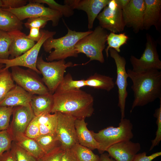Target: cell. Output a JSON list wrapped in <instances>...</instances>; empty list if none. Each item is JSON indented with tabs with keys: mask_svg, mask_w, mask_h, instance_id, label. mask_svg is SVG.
Listing matches in <instances>:
<instances>
[{
	"mask_svg": "<svg viewBox=\"0 0 161 161\" xmlns=\"http://www.w3.org/2000/svg\"><path fill=\"white\" fill-rule=\"evenodd\" d=\"M127 72L132 81L131 86L134 99L130 112L137 106H142L161 98V71L156 69Z\"/></svg>",
	"mask_w": 161,
	"mask_h": 161,
	"instance_id": "cell-1",
	"label": "cell"
},
{
	"mask_svg": "<svg viewBox=\"0 0 161 161\" xmlns=\"http://www.w3.org/2000/svg\"><path fill=\"white\" fill-rule=\"evenodd\" d=\"M53 96L52 113L59 112L71 115L76 119H85L94 112L93 97L80 89L55 92Z\"/></svg>",
	"mask_w": 161,
	"mask_h": 161,
	"instance_id": "cell-2",
	"label": "cell"
},
{
	"mask_svg": "<svg viewBox=\"0 0 161 161\" xmlns=\"http://www.w3.org/2000/svg\"><path fill=\"white\" fill-rule=\"evenodd\" d=\"M66 27L68 32L64 36L58 38H49L43 46L45 51L49 53L46 58L48 62L65 60L69 57H76L78 54L75 49L77 43L82 38L89 34L92 30L77 32Z\"/></svg>",
	"mask_w": 161,
	"mask_h": 161,
	"instance_id": "cell-3",
	"label": "cell"
},
{
	"mask_svg": "<svg viewBox=\"0 0 161 161\" xmlns=\"http://www.w3.org/2000/svg\"><path fill=\"white\" fill-rule=\"evenodd\" d=\"M133 127L130 120L124 118L121 119L117 127L109 126L97 133L91 131L95 140L98 143L97 150L99 153H103L113 145L130 140L134 137Z\"/></svg>",
	"mask_w": 161,
	"mask_h": 161,
	"instance_id": "cell-4",
	"label": "cell"
},
{
	"mask_svg": "<svg viewBox=\"0 0 161 161\" xmlns=\"http://www.w3.org/2000/svg\"><path fill=\"white\" fill-rule=\"evenodd\" d=\"M108 35L106 30L100 25L97 26L92 32L77 43L75 46L77 53L85 54L90 59L88 62L96 60L104 63L103 52L106 47Z\"/></svg>",
	"mask_w": 161,
	"mask_h": 161,
	"instance_id": "cell-5",
	"label": "cell"
},
{
	"mask_svg": "<svg viewBox=\"0 0 161 161\" xmlns=\"http://www.w3.org/2000/svg\"><path fill=\"white\" fill-rule=\"evenodd\" d=\"M72 66V62L66 63L65 60L46 61L42 56L38 57L36 63L37 68L43 76L42 81L52 94L62 80L66 69Z\"/></svg>",
	"mask_w": 161,
	"mask_h": 161,
	"instance_id": "cell-6",
	"label": "cell"
},
{
	"mask_svg": "<svg viewBox=\"0 0 161 161\" xmlns=\"http://www.w3.org/2000/svg\"><path fill=\"white\" fill-rule=\"evenodd\" d=\"M42 35L40 40L30 49L21 55L13 58H0V64H3L5 69L14 66H24L32 70L38 74H41L36 67L38 55L41 47L48 39L53 37L55 31L41 30Z\"/></svg>",
	"mask_w": 161,
	"mask_h": 161,
	"instance_id": "cell-7",
	"label": "cell"
},
{
	"mask_svg": "<svg viewBox=\"0 0 161 161\" xmlns=\"http://www.w3.org/2000/svg\"><path fill=\"white\" fill-rule=\"evenodd\" d=\"M145 49L139 58L131 55L130 61L132 70L140 71L150 69H161V61L159 59L157 47V43L153 37L147 33Z\"/></svg>",
	"mask_w": 161,
	"mask_h": 161,
	"instance_id": "cell-8",
	"label": "cell"
},
{
	"mask_svg": "<svg viewBox=\"0 0 161 161\" xmlns=\"http://www.w3.org/2000/svg\"><path fill=\"white\" fill-rule=\"evenodd\" d=\"M11 68V75L16 84L29 93L32 95H40L49 92L41 79L33 71L18 66Z\"/></svg>",
	"mask_w": 161,
	"mask_h": 161,
	"instance_id": "cell-9",
	"label": "cell"
},
{
	"mask_svg": "<svg viewBox=\"0 0 161 161\" xmlns=\"http://www.w3.org/2000/svg\"><path fill=\"white\" fill-rule=\"evenodd\" d=\"M25 5L18 8H2L14 14L20 21L39 16H45L51 19L52 26H57L63 15L59 12L46 7L43 4L28 1Z\"/></svg>",
	"mask_w": 161,
	"mask_h": 161,
	"instance_id": "cell-10",
	"label": "cell"
},
{
	"mask_svg": "<svg viewBox=\"0 0 161 161\" xmlns=\"http://www.w3.org/2000/svg\"><path fill=\"white\" fill-rule=\"evenodd\" d=\"M99 25L106 30L115 33L123 31L125 24L123 10L117 4L115 0H111L97 17Z\"/></svg>",
	"mask_w": 161,
	"mask_h": 161,
	"instance_id": "cell-11",
	"label": "cell"
},
{
	"mask_svg": "<svg viewBox=\"0 0 161 161\" xmlns=\"http://www.w3.org/2000/svg\"><path fill=\"white\" fill-rule=\"evenodd\" d=\"M109 51L110 56L114 59L116 66L117 78L115 84L118 89V106L120 109L121 119H122L125 117L126 100L128 94L127 88L128 77L125 68L126 61L125 58L114 49L110 48Z\"/></svg>",
	"mask_w": 161,
	"mask_h": 161,
	"instance_id": "cell-12",
	"label": "cell"
},
{
	"mask_svg": "<svg viewBox=\"0 0 161 161\" xmlns=\"http://www.w3.org/2000/svg\"><path fill=\"white\" fill-rule=\"evenodd\" d=\"M56 113L57 123L56 132L58 138L64 150L70 149L78 143L75 127L76 119L69 114Z\"/></svg>",
	"mask_w": 161,
	"mask_h": 161,
	"instance_id": "cell-13",
	"label": "cell"
},
{
	"mask_svg": "<svg viewBox=\"0 0 161 161\" xmlns=\"http://www.w3.org/2000/svg\"><path fill=\"white\" fill-rule=\"evenodd\" d=\"M145 4L144 0H130L123 10L125 26L131 28L136 33L143 30Z\"/></svg>",
	"mask_w": 161,
	"mask_h": 161,
	"instance_id": "cell-14",
	"label": "cell"
},
{
	"mask_svg": "<svg viewBox=\"0 0 161 161\" xmlns=\"http://www.w3.org/2000/svg\"><path fill=\"white\" fill-rule=\"evenodd\" d=\"M111 0H65L64 4L70 6L73 10L77 9L84 11L88 19V28L93 27L95 19Z\"/></svg>",
	"mask_w": 161,
	"mask_h": 161,
	"instance_id": "cell-15",
	"label": "cell"
},
{
	"mask_svg": "<svg viewBox=\"0 0 161 161\" xmlns=\"http://www.w3.org/2000/svg\"><path fill=\"white\" fill-rule=\"evenodd\" d=\"M13 117L7 129L12 137L18 134H24L28 125L35 115L30 105L13 107Z\"/></svg>",
	"mask_w": 161,
	"mask_h": 161,
	"instance_id": "cell-16",
	"label": "cell"
},
{
	"mask_svg": "<svg viewBox=\"0 0 161 161\" xmlns=\"http://www.w3.org/2000/svg\"><path fill=\"white\" fill-rule=\"evenodd\" d=\"M141 148L140 143L130 140L113 145L106 151L116 161H132Z\"/></svg>",
	"mask_w": 161,
	"mask_h": 161,
	"instance_id": "cell-17",
	"label": "cell"
},
{
	"mask_svg": "<svg viewBox=\"0 0 161 161\" xmlns=\"http://www.w3.org/2000/svg\"><path fill=\"white\" fill-rule=\"evenodd\" d=\"M143 30H148L154 26L159 32L161 30V0H144Z\"/></svg>",
	"mask_w": 161,
	"mask_h": 161,
	"instance_id": "cell-18",
	"label": "cell"
},
{
	"mask_svg": "<svg viewBox=\"0 0 161 161\" xmlns=\"http://www.w3.org/2000/svg\"><path fill=\"white\" fill-rule=\"evenodd\" d=\"M11 37V41L9 52L12 58L18 57L31 48L35 42L29 39L27 35L21 30L9 32Z\"/></svg>",
	"mask_w": 161,
	"mask_h": 161,
	"instance_id": "cell-19",
	"label": "cell"
},
{
	"mask_svg": "<svg viewBox=\"0 0 161 161\" xmlns=\"http://www.w3.org/2000/svg\"><path fill=\"white\" fill-rule=\"evenodd\" d=\"M33 95L16 84L0 102V106L14 107L28 106L30 105Z\"/></svg>",
	"mask_w": 161,
	"mask_h": 161,
	"instance_id": "cell-20",
	"label": "cell"
},
{
	"mask_svg": "<svg viewBox=\"0 0 161 161\" xmlns=\"http://www.w3.org/2000/svg\"><path fill=\"white\" fill-rule=\"evenodd\" d=\"M85 119H76L75 127L78 143L93 150L97 149L99 145L94 138L91 131L87 127Z\"/></svg>",
	"mask_w": 161,
	"mask_h": 161,
	"instance_id": "cell-21",
	"label": "cell"
},
{
	"mask_svg": "<svg viewBox=\"0 0 161 161\" xmlns=\"http://www.w3.org/2000/svg\"><path fill=\"white\" fill-rule=\"evenodd\" d=\"M54 104L53 94L49 92L40 95H33L30 105L35 116L51 113Z\"/></svg>",
	"mask_w": 161,
	"mask_h": 161,
	"instance_id": "cell-22",
	"label": "cell"
},
{
	"mask_svg": "<svg viewBox=\"0 0 161 161\" xmlns=\"http://www.w3.org/2000/svg\"><path fill=\"white\" fill-rule=\"evenodd\" d=\"M13 138L16 144L37 159L45 154L34 139L27 137L24 134H16Z\"/></svg>",
	"mask_w": 161,
	"mask_h": 161,
	"instance_id": "cell-23",
	"label": "cell"
},
{
	"mask_svg": "<svg viewBox=\"0 0 161 161\" xmlns=\"http://www.w3.org/2000/svg\"><path fill=\"white\" fill-rule=\"evenodd\" d=\"M23 23L11 12L0 8V30L10 32L21 30Z\"/></svg>",
	"mask_w": 161,
	"mask_h": 161,
	"instance_id": "cell-24",
	"label": "cell"
},
{
	"mask_svg": "<svg viewBox=\"0 0 161 161\" xmlns=\"http://www.w3.org/2000/svg\"><path fill=\"white\" fill-rule=\"evenodd\" d=\"M86 86L109 92L115 86L113 78L109 76L95 73L85 80Z\"/></svg>",
	"mask_w": 161,
	"mask_h": 161,
	"instance_id": "cell-25",
	"label": "cell"
},
{
	"mask_svg": "<svg viewBox=\"0 0 161 161\" xmlns=\"http://www.w3.org/2000/svg\"><path fill=\"white\" fill-rule=\"evenodd\" d=\"M40 131V135L56 132L57 123L56 112L44 113L35 116Z\"/></svg>",
	"mask_w": 161,
	"mask_h": 161,
	"instance_id": "cell-26",
	"label": "cell"
},
{
	"mask_svg": "<svg viewBox=\"0 0 161 161\" xmlns=\"http://www.w3.org/2000/svg\"><path fill=\"white\" fill-rule=\"evenodd\" d=\"M45 154L61 145L56 132L40 135L34 139Z\"/></svg>",
	"mask_w": 161,
	"mask_h": 161,
	"instance_id": "cell-27",
	"label": "cell"
},
{
	"mask_svg": "<svg viewBox=\"0 0 161 161\" xmlns=\"http://www.w3.org/2000/svg\"><path fill=\"white\" fill-rule=\"evenodd\" d=\"M16 84L8 69H1L0 70V102Z\"/></svg>",
	"mask_w": 161,
	"mask_h": 161,
	"instance_id": "cell-28",
	"label": "cell"
},
{
	"mask_svg": "<svg viewBox=\"0 0 161 161\" xmlns=\"http://www.w3.org/2000/svg\"><path fill=\"white\" fill-rule=\"evenodd\" d=\"M128 39V36L124 32L119 34L111 32L108 34L106 41L108 46L105 49L107 58L109 56V50L110 48L113 49L118 53L120 52V47L127 43Z\"/></svg>",
	"mask_w": 161,
	"mask_h": 161,
	"instance_id": "cell-29",
	"label": "cell"
},
{
	"mask_svg": "<svg viewBox=\"0 0 161 161\" xmlns=\"http://www.w3.org/2000/svg\"><path fill=\"white\" fill-rule=\"evenodd\" d=\"M85 86H86L85 80H74L71 74L68 73L64 76L55 92L80 89Z\"/></svg>",
	"mask_w": 161,
	"mask_h": 161,
	"instance_id": "cell-30",
	"label": "cell"
},
{
	"mask_svg": "<svg viewBox=\"0 0 161 161\" xmlns=\"http://www.w3.org/2000/svg\"><path fill=\"white\" fill-rule=\"evenodd\" d=\"M70 149L80 161H100V157L98 155L79 143L75 144Z\"/></svg>",
	"mask_w": 161,
	"mask_h": 161,
	"instance_id": "cell-31",
	"label": "cell"
},
{
	"mask_svg": "<svg viewBox=\"0 0 161 161\" xmlns=\"http://www.w3.org/2000/svg\"><path fill=\"white\" fill-rule=\"evenodd\" d=\"M28 1L46 4L50 8L59 12L65 17H69L74 14V10L70 6L60 4L53 0H30Z\"/></svg>",
	"mask_w": 161,
	"mask_h": 161,
	"instance_id": "cell-32",
	"label": "cell"
},
{
	"mask_svg": "<svg viewBox=\"0 0 161 161\" xmlns=\"http://www.w3.org/2000/svg\"><path fill=\"white\" fill-rule=\"evenodd\" d=\"M11 40L9 32L0 30V58H9V49Z\"/></svg>",
	"mask_w": 161,
	"mask_h": 161,
	"instance_id": "cell-33",
	"label": "cell"
},
{
	"mask_svg": "<svg viewBox=\"0 0 161 161\" xmlns=\"http://www.w3.org/2000/svg\"><path fill=\"white\" fill-rule=\"evenodd\" d=\"M11 149L16 161H38V159L13 141Z\"/></svg>",
	"mask_w": 161,
	"mask_h": 161,
	"instance_id": "cell-34",
	"label": "cell"
},
{
	"mask_svg": "<svg viewBox=\"0 0 161 161\" xmlns=\"http://www.w3.org/2000/svg\"><path fill=\"white\" fill-rule=\"evenodd\" d=\"M13 107L0 106V131L7 130Z\"/></svg>",
	"mask_w": 161,
	"mask_h": 161,
	"instance_id": "cell-35",
	"label": "cell"
},
{
	"mask_svg": "<svg viewBox=\"0 0 161 161\" xmlns=\"http://www.w3.org/2000/svg\"><path fill=\"white\" fill-rule=\"evenodd\" d=\"M159 108L156 109L154 114V117L157 118L156 124L157 129L156 132V137L151 140V145L149 151H151L155 147L158 145L161 140V98Z\"/></svg>",
	"mask_w": 161,
	"mask_h": 161,
	"instance_id": "cell-36",
	"label": "cell"
},
{
	"mask_svg": "<svg viewBox=\"0 0 161 161\" xmlns=\"http://www.w3.org/2000/svg\"><path fill=\"white\" fill-rule=\"evenodd\" d=\"M13 141L12 136L7 130L0 131V156L10 149Z\"/></svg>",
	"mask_w": 161,
	"mask_h": 161,
	"instance_id": "cell-37",
	"label": "cell"
},
{
	"mask_svg": "<svg viewBox=\"0 0 161 161\" xmlns=\"http://www.w3.org/2000/svg\"><path fill=\"white\" fill-rule=\"evenodd\" d=\"M51 19L45 16H39L30 18L24 23V26L30 29L32 27L39 28L40 29L44 27L49 21Z\"/></svg>",
	"mask_w": 161,
	"mask_h": 161,
	"instance_id": "cell-38",
	"label": "cell"
},
{
	"mask_svg": "<svg viewBox=\"0 0 161 161\" xmlns=\"http://www.w3.org/2000/svg\"><path fill=\"white\" fill-rule=\"evenodd\" d=\"M64 151V149L61 145L50 152L45 154L38 159V161H61Z\"/></svg>",
	"mask_w": 161,
	"mask_h": 161,
	"instance_id": "cell-39",
	"label": "cell"
},
{
	"mask_svg": "<svg viewBox=\"0 0 161 161\" xmlns=\"http://www.w3.org/2000/svg\"><path fill=\"white\" fill-rule=\"evenodd\" d=\"M24 134L27 137L33 139L36 138L40 135L39 128L35 116L28 125Z\"/></svg>",
	"mask_w": 161,
	"mask_h": 161,
	"instance_id": "cell-40",
	"label": "cell"
},
{
	"mask_svg": "<svg viewBox=\"0 0 161 161\" xmlns=\"http://www.w3.org/2000/svg\"><path fill=\"white\" fill-rule=\"evenodd\" d=\"M2 8H18L23 7L27 4V0H2Z\"/></svg>",
	"mask_w": 161,
	"mask_h": 161,
	"instance_id": "cell-41",
	"label": "cell"
},
{
	"mask_svg": "<svg viewBox=\"0 0 161 161\" xmlns=\"http://www.w3.org/2000/svg\"><path fill=\"white\" fill-rule=\"evenodd\" d=\"M161 155V152L154 153L147 156L146 152H144L136 155L132 161H152L155 158Z\"/></svg>",
	"mask_w": 161,
	"mask_h": 161,
	"instance_id": "cell-42",
	"label": "cell"
},
{
	"mask_svg": "<svg viewBox=\"0 0 161 161\" xmlns=\"http://www.w3.org/2000/svg\"><path fill=\"white\" fill-rule=\"evenodd\" d=\"M29 34L27 35V37L30 40L38 42L41 38L42 34L40 28L32 27L30 29Z\"/></svg>",
	"mask_w": 161,
	"mask_h": 161,
	"instance_id": "cell-43",
	"label": "cell"
},
{
	"mask_svg": "<svg viewBox=\"0 0 161 161\" xmlns=\"http://www.w3.org/2000/svg\"><path fill=\"white\" fill-rule=\"evenodd\" d=\"M61 161H80L71 149L64 150Z\"/></svg>",
	"mask_w": 161,
	"mask_h": 161,
	"instance_id": "cell-44",
	"label": "cell"
},
{
	"mask_svg": "<svg viewBox=\"0 0 161 161\" xmlns=\"http://www.w3.org/2000/svg\"><path fill=\"white\" fill-rule=\"evenodd\" d=\"M0 161H16L13 153L11 149L0 156Z\"/></svg>",
	"mask_w": 161,
	"mask_h": 161,
	"instance_id": "cell-45",
	"label": "cell"
},
{
	"mask_svg": "<svg viewBox=\"0 0 161 161\" xmlns=\"http://www.w3.org/2000/svg\"><path fill=\"white\" fill-rule=\"evenodd\" d=\"M130 0H115L117 6L122 10L126 7Z\"/></svg>",
	"mask_w": 161,
	"mask_h": 161,
	"instance_id": "cell-46",
	"label": "cell"
},
{
	"mask_svg": "<svg viewBox=\"0 0 161 161\" xmlns=\"http://www.w3.org/2000/svg\"><path fill=\"white\" fill-rule=\"evenodd\" d=\"M100 161H116L111 157L109 154L106 153L101 154L100 157Z\"/></svg>",
	"mask_w": 161,
	"mask_h": 161,
	"instance_id": "cell-47",
	"label": "cell"
},
{
	"mask_svg": "<svg viewBox=\"0 0 161 161\" xmlns=\"http://www.w3.org/2000/svg\"><path fill=\"white\" fill-rule=\"evenodd\" d=\"M4 65L3 64H0V70L2 68L4 67Z\"/></svg>",
	"mask_w": 161,
	"mask_h": 161,
	"instance_id": "cell-48",
	"label": "cell"
},
{
	"mask_svg": "<svg viewBox=\"0 0 161 161\" xmlns=\"http://www.w3.org/2000/svg\"><path fill=\"white\" fill-rule=\"evenodd\" d=\"M2 6L3 5L2 0H0V8H2Z\"/></svg>",
	"mask_w": 161,
	"mask_h": 161,
	"instance_id": "cell-49",
	"label": "cell"
}]
</instances>
